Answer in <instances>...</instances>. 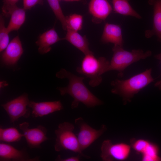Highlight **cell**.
I'll use <instances>...</instances> for the list:
<instances>
[{"instance_id":"52a82bcc","label":"cell","mask_w":161,"mask_h":161,"mask_svg":"<svg viewBox=\"0 0 161 161\" xmlns=\"http://www.w3.org/2000/svg\"><path fill=\"white\" fill-rule=\"evenodd\" d=\"M30 101L28 95L24 93L18 97L2 104L1 106L8 115L11 123L18 121L19 118H27L30 112L27 108Z\"/></svg>"},{"instance_id":"6da1fadb","label":"cell","mask_w":161,"mask_h":161,"mask_svg":"<svg viewBox=\"0 0 161 161\" xmlns=\"http://www.w3.org/2000/svg\"><path fill=\"white\" fill-rule=\"evenodd\" d=\"M56 76L60 79L67 78L69 80L68 85L65 87L58 88L60 94L64 95L68 94L73 98L71 104L72 109H75L80 103L87 107L92 108L100 105L103 102L91 92L84 84L85 78L78 76L68 71L61 69L56 74Z\"/></svg>"},{"instance_id":"4316f807","label":"cell","mask_w":161,"mask_h":161,"mask_svg":"<svg viewBox=\"0 0 161 161\" xmlns=\"http://www.w3.org/2000/svg\"><path fill=\"white\" fill-rule=\"evenodd\" d=\"M44 0H23V8L30 10L37 4L42 5Z\"/></svg>"},{"instance_id":"30bf717a","label":"cell","mask_w":161,"mask_h":161,"mask_svg":"<svg viewBox=\"0 0 161 161\" xmlns=\"http://www.w3.org/2000/svg\"><path fill=\"white\" fill-rule=\"evenodd\" d=\"M40 160L37 156L30 157L25 149L19 150L9 144L0 143L1 161H38Z\"/></svg>"},{"instance_id":"4fadbf2b","label":"cell","mask_w":161,"mask_h":161,"mask_svg":"<svg viewBox=\"0 0 161 161\" xmlns=\"http://www.w3.org/2000/svg\"><path fill=\"white\" fill-rule=\"evenodd\" d=\"M28 106L32 109V116L35 117H42L63 109L60 100L39 102L30 101Z\"/></svg>"},{"instance_id":"7c38bea8","label":"cell","mask_w":161,"mask_h":161,"mask_svg":"<svg viewBox=\"0 0 161 161\" xmlns=\"http://www.w3.org/2000/svg\"><path fill=\"white\" fill-rule=\"evenodd\" d=\"M112 8L107 0H91L88 10L92 16V21L99 24L105 21L112 11Z\"/></svg>"},{"instance_id":"7402d4cb","label":"cell","mask_w":161,"mask_h":161,"mask_svg":"<svg viewBox=\"0 0 161 161\" xmlns=\"http://www.w3.org/2000/svg\"><path fill=\"white\" fill-rule=\"evenodd\" d=\"M66 17V30L69 29L78 32L82 29L83 18L81 15L75 13Z\"/></svg>"},{"instance_id":"d6986e66","label":"cell","mask_w":161,"mask_h":161,"mask_svg":"<svg viewBox=\"0 0 161 161\" xmlns=\"http://www.w3.org/2000/svg\"><path fill=\"white\" fill-rule=\"evenodd\" d=\"M130 0H112L114 11L116 13L125 16H130L138 19L142 18L130 4Z\"/></svg>"},{"instance_id":"e0dca14e","label":"cell","mask_w":161,"mask_h":161,"mask_svg":"<svg viewBox=\"0 0 161 161\" xmlns=\"http://www.w3.org/2000/svg\"><path fill=\"white\" fill-rule=\"evenodd\" d=\"M66 31V35L62 40L68 41L84 55L93 53L89 49V43L85 35H81L77 31L69 29Z\"/></svg>"},{"instance_id":"ffe728a7","label":"cell","mask_w":161,"mask_h":161,"mask_svg":"<svg viewBox=\"0 0 161 161\" xmlns=\"http://www.w3.org/2000/svg\"><path fill=\"white\" fill-rule=\"evenodd\" d=\"M24 137L16 128H0V140L6 143H13L19 141Z\"/></svg>"},{"instance_id":"ba28073f","label":"cell","mask_w":161,"mask_h":161,"mask_svg":"<svg viewBox=\"0 0 161 161\" xmlns=\"http://www.w3.org/2000/svg\"><path fill=\"white\" fill-rule=\"evenodd\" d=\"M75 123L79 128L77 138L82 151L100 137L107 129L106 126L103 124L100 129L96 130L88 125L80 117L75 120Z\"/></svg>"},{"instance_id":"f1b7e54d","label":"cell","mask_w":161,"mask_h":161,"mask_svg":"<svg viewBox=\"0 0 161 161\" xmlns=\"http://www.w3.org/2000/svg\"><path fill=\"white\" fill-rule=\"evenodd\" d=\"M154 57L160 61L161 62V53L157 54L154 56ZM155 86L157 87L160 90H161V78L160 80L156 82L154 84Z\"/></svg>"},{"instance_id":"5bb4252c","label":"cell","mask_w":161,"mask_h":161,"mask_svg":"<svg viewBox=\"0 0 161 161\" xmlns=\"http://www.w3.org/2000/svg\"><path fill=\"white\" fill-rule=\"evenodd\" d=\"M101 40L103 44L112 43L123 47V41L120 27L117 24L106 23Z\"/></svg>"},{"instance_id":"484cf974","label":"cell","mask_w":161,"mask_h":161,"mask_svg":"<svg viewBox=\"0 0 161 161\" xmlns=\"http://www.w3.org/2000/svg\"><path fill=\"white\" fill-rule=\"evenodd\" d=\"M19 0H3L2 10L3 15L6 17L10 16L12 10L16 6V3Z\"/></svg>"},{"instance_id":"277c9868","label":"cell","mask_w":161,"mask_h":161,"mask_svg":"<svg viewBox=\"0 0 161 161\" xmlns=\"http://www.w3.org/2000/svg\"><path fill=\"white\" fill-rule=\"evenodd\" d=\"M113 55L108 71L116 70L119 72L118 75L122 77L125 69L132 64L141 59L150 57L152 52L150 50L144 52L141 49H134L131 51L125 50L123 47L114 45L112 48Z\"/></svg>"},{"instance_id":"f546056e","label":"cell","mask_w":161,"mask_h":161,"mask_svg":"<svg viewBox=\"0 0 161 161\" xmlns=\"http://www.w3.org/2000/svg\"><path fill=\"white\" fill-rule=\"evenodd\" d=\"M60 1H80L81 0H59Z\"/></svg>"},{"instance_id":"3957f363","label":"cell","mask_w":161,"mask_h":161,"mask_svg":"<svg viewBox=\"0 0 161 161\" xmlns=\"http://www.w3.org/2000/svg\"><path fill=\"white\" fill-rule=\"evenodd\" d=\"M110 62L105 58H96L93 53L85 55L80 66L76 71L89 79V85L93 87L99 85L102 83V75L108 72Z\"/></svg>"},{"instance_id":"d4e9b609","label":"cell","mask_w":161,"mask_h":161,"mask_svg":"<svg viewBox=\"0 0 161 161\" xmlns=\"http://www.w3.org/2000/svg\"><path fill=\"white\" fill-rule=\"evenodd\" d=\"M150 141L143 139H132L130 141L131 146L136 152L141 154L146 147Z\"/></svg>"},{"instance_id":"8fae6325","label":"cell","mask_w":161,"mask_h":161,"mask_svg":"<svg viewBox=\"0 0 161 161\" xmlns=\"http://www.w3.org/2000/svg\"><path fill=\"white\" fill-rule=\"evenodd\" d=\"M2 53V63L8 66L16 64L22 55L24 50L18 35L14 37Z\"/></svg>"},{"instance_id":"ac0fdd59","label":"cell","mask_w":161,"mask_h":161,"mask_svg":"<svg viewBox=\"0 0 161 161\" xmlns=\"http://www.w3.org/2000/svg\"><path fill=\"white\" fill-rule=\"evenodd\" d=\"M26 10L16 6L10 14V18L7 29L9 32L18 30L26 19Z\"/></svg>"},{"instance_id":"44dd1931","label":"cell","mask_w":161,"mask_h":161,"mask_svg":"<svg viewBox=\"0 0 161 161\" xmlns=\"http://www.w3.org/2000/svg\"><path fill=\"white\" fill-rule=\"evenodd\" d=\"M159 148L156 144L149 142L141 154L143 161H160L161 158L159 155Z\"/></svg>"},{"instance_id":"9a60e30c","label":"cell","mask_w":161,"mask_h":161,"mask_svg":"<svg viewBox=\"0 0 161 161\" xmlns=\"http://www.w3.org/2000/svg\"><path fill=\"white\" fill-rule=\"evenodd\" d=\"M148 3L153 7V24L152 29L145 31V36L149 38L155 35L161 42V0H148Z\"/></svg>"},{"instance_id":"cb8c5ba5","label":"cell","mask_w":161,"mask_h":161,"mask_svg":"<svg viewBox=\"0 0 161 161\" xmlns=\"http://www.w3.org/2000/svg\"><path fill=\"white\" fill-rule=\"evenodd\" d=\"M9 32L5 25V22L3 16L0 17V52H2L9 44Z\"/></svg>"},{"instance_id":"5b68a950","label":"cell","mask_w":161,"mask_h":161,"mask_svg":"<svg viewBox=\"0 0 161 161\" xmlns=\"http://www.w3.org/2000/svg\"><path fill=\"white\" fill-rule=\"evenodd\" d=\"M74 128V125L69 122H64L58 125L55 131L56 136L55 150L57 152L68 150L89 158V156L83 153L80 148L77 137L73 132Z\"/></svg>"},{"instance_id":"603a6c76","label":"cell","mask_w":161,"mask_h":161,"mask_svg":"<svg viewBox=\"0 0 161 161\" xmlns=\"http://www.w3.org/2000/svg\"><path fill=\"white\" fill-rule=\"evenodd\" d=\"M56 18L61 23L64 30H66V17L64 14L59 0H47Z\"/></svg>"},{"instance_id":"2e32d148","label":"cell","mask_w":161,"mask_h":161,"mask_svg":"<svg viewBox=\"0 0 161 161\" xmlns=\"http://www.w3.org/2000/svg\"><path fill=\"white\" fill-rule=\"evenodd\" d=\"M62 40L54 28L47 30L40 35L36 42L38 52L42 54L48 53L51 49V45Z\"/></svg>"},{"instance_id":"7a4b0ae2","label":"cell","mask_w":161,"mask_h":161,"mask_svg":"<svg viewBox=\"0 0 161 161\" xmlns=\"http://www.w3.org/2000/svg\"><path fill=\"white\" fill-rule=\"evenodd\" d=\"M152 69L144 71L125 80L116 79L112 81V93L121 97L124 104L130 102L134 96L141 90L153 82L151 75Z\"/></svg>"},{"instance_id":"83f0119b","label":"cell","mask_w":161,"mask_h":161,"mask_svg":"<svg viewBox=\"0 0 161 161\" xmlns=\"http://www.w3.org/2000/svg\"><path fill=\"white\" fill-rule=\"evenodd\" d=\"M80 155L76 156H73L66 158L63 159L61 157V155H58L57 158L55 159L56 160L59 161H79L80 160Z\"/></svg>"},{"instance_id":"8992f818","label":"cell","mask_w":161,"mask_h":161,"mask_svg":"<svg viewBox=\"0 0 161 161\" xmlns=\"http://www.w3.org/2000/svg\"><path fill=\"white\" fill-rule=\"evenodd\" d=\"M131 146L126 143H113L111 140L107 139L103 142L100 156L103 161H123L129 157Z\"/></svg>"},{"instance_id":"9c48e42d","label":"cell","mask_w":161,"mask_h":161,"mask_svg":"<svg viewBox=\"0 0 161 161\" xmlns=\"http://www.w3.org/2000/svg\"><path fill=\"white\" fill-rule=\"evenodd\" d=\"M29 123L27 122L19 125L28 146L30 148H41V144L49 139L46 136L47 129L41 125L34 128H29Z\"/></svg>"}]
</instances>
